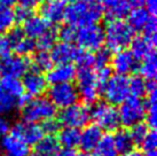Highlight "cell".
Returning <instances> with one entry per match:
<instances>
[{
  "instance_id": "obj_39",
  "label": "cell",
  "mask_w": 157,
  "mask_h": 156,
  "mask_svg": "<svg viewBox=\"0 0 157 156\" xmlns=\"http://www.w3.org/2000/svg\"><path fill=\"white\" fill-rule=\"evenodd\" d=\"M149 127L148 125H146L144 123H139L136 125L132 126L130 130V135L133 140L134 145H141V142L144 141V139L146 138V135H148Z\"/></svg>"
},
{
  "instance_id": "obj_46",
  "label": "cell",
  "mask_w": 157,
  "mask_h": 156,
  "mask_svg": "<svg viewBox=\"0 0 157 156\" xmlns=\"http://www.w3.org/2000/svg\"><path fill=\"white\" fill-rule=\"evenodd\" d=\"M10 52H12V46L9 44L8 39L5 35H1L0 36V57L5 59L9 57Z\"/></svg>"
},
{
  "instance_id": "obj_11",
  "label": "cell",
  "mask_w": 157,
  "mask_h": 156,
  "mask_svg": "<svg viewBox=\"0 0 157 156\" xmlns=\"http://www.w3.org/2000/svg\"><path fill=\"white\" fill-rule=\"evenodd\" d=\"M1 63V71L5 76L8 77L18 78L24 75L31 69V62L25 57L20 55H9V57L2 59Z\"/></svg>"
},
{
  "instance_id": "obj_37",
  "label": "cell",
  "mask_w": 157,
  "mask_h": 156,
  "mask_svg": "<svg viewBox=\"0 0 157 156\" xmlns=\"http://www.w3.org/2000/svg\"><path fill=\"white\" fill-rule=\"evenodd\" d=\"M16 107V99L8 96L0 88V116L12 113Z\"/></svg>"
},
{
  "instance_id": "obj_53",
  "label": "cell",
  "mask_w": 157,
  "mask_h": 156,
  "mask_svg": "<svg viewBox=\"0 0 157 156\" xmlns=\"http://www.w3.org/2000/svg\"><path fill=\"white\" fill-rule=\"evenodd\" d=\"M122 156H144V154L139 150H134V149H132L130 152L125 153V154H123Z\"/></svg>"
},
{
  "instance_id": "obj_24",
  "label": "cell",
  "mask_w": 157,
  "mask_h": 156,
  "mask_svg": "<svg viewBox=\"0 0 157 156\" xmlns=\"http://www.w3.org/2000/svg\"><path fill=\"white\" fill-rule=\"evenodd\" d=\"M150 18L151 15L146 9L142 7H138V8L132 9L130 14L127 15V18H128L127 24L131 26L133 31L144 30V28L148 23Z\"/></svg>"
},
{
  "instance_id": "obj_27",
  "label": "cell",
  "mask_w": 157,
  "mask_h": 156,
  "mask_svg": "<svg viewBox=\"0 0 157 156\" xmlns=\"http://www.w3.org/2000/svg\"><path fill=\"white\" fill-rule=\"evenodd\" d=\"M0 88L5 93H7L8 96H13L14 99H16V98L18 99L20 96H22L24 94L22 82L18 78L5 76L0 82Z\"/></svg>"
},
{
  "instance_id": "obj_33",
  "label": "cell",
  "mask_w": 157,
  "mask_h": 156,
  "mask_svg": "<svg viewBox=\"0 0 157 156\" xmlns=\"http://www.w3.org/2000/svg\"><path fill=\"white\" fill-rule=\"evenodd\" d=\"M53 60L51 57V54L48 52H41L39 51L35 54L33 57V65L35 69L40 71V72H47L53 68Z\"/></svg>"
},
{
  "instance_id": "obj_8",
  "label": "cell",
  "mask_w": 157,
  "mask_h": 156,
  "mask_svg": "<svg viewBox=\"0 0 157 156\" xmlns=\"http://www.w3.org/2000/svg\"><path fill=\"white\" fill-rule=\"evenodd\" d=\"M119 123L125 127H132L142 122L146 116V104L142 100L136 98H128L117 110Z\"/></svg>"
},
{
  "instance_id": "obj_1",
  "label": "cell",
  "mask_w": 157,
  "mask_h": 156,
  "mask_svg": "<svg viewBox=\"0 0 157 156\" xmlns=\"http://www.w3.org/2000/svg\"><path fill=\"white\" fill-rule=\"evenodd\" d=\"M103 9L101 4L93 0H76L66 7L64 20L70 26L82 28L85 25L98 24L102 18Z\"/></svg>"
},
{
  "instance_id": "obj_13",
  "label": "cell",
  "mask_w": 157,
  "mask_h": 156,
  "mask_svg": "<svg viewBox=\"0 0 157 156\" xmlns=\"http://www.w3.org/2000/svg\"><path fill=\"white\" fill-rule=\"evenodd\" d=\"M110 63H111L113 69L117 72L116 75L124 76V77L134 72L135 70H138V67H139L138 60L133 57L131 51L128 49H123V51L116 52V54L111 57Z\"/></svg>"
},
{
  "instance_id": "obj_21",
  "label": "cell",
  "mask_w": 157,
  "mask_h": 156,
  "mask_svg": "<svg viewBox=\"0 0 157 156\" xmlns=\"http://www.w3.org/2000/svg\"><path fill=\"white\" fill-rule=\"evenodd\" d=\"M102 130L95 124L86 125L84 127L83 132H80V139H79V146L83 148L84 152H91L94 150V148L98 146L99 141L102 138Z\"/></svg>"
},
{
  "instance_id": "obj_25",
  "label": "cell",
  "mask_w": 157,
  "mask_h": 156,
  "mask_svg": "<svg viewBox=\"0 0 157 156\" xmlns=\"http://www.w3.org/2000/svg\"><path fill=\"white\" fill-rule=\"evenodd\" d=\"M57 141L60 146H63L66 149H75L79 146V139H80V132L77 129L72 127H64L59 132Z\"/></svg>"
},
{
  "instance_id": "obj_16",
  "label": "cell",
  "mask_w": 157,
  "mask_h": 156,
  "mask_svg": "<svg viewBox=\"0 0 157 156\" xmlns=\"http://www.w3.org/2000/svg\"><path fill=\"white\" fill-rule=\"evenodd\" d=\"M77 68L72 63H66V64H56L52 69L47 71L46 82L56 85V84H64V83H71L76 78Z\"/></svg>"
},
{
  "instance_id": "obj_7",
  "label": "cell",
  "mask_w": 157,
  "mask_h": 156,
  "mask_svg": "<svg viewBox=\"0 0 157 156\" xmlns=\"http://www.w3.org/2000/svg\"><path fill=\"white\" fill-rule=\"evenodd\" d=\"M77 78V91L78 96L87 104L96 102L100 94V88L98 86L94 69H79L76 74Z\"/></svg>"
},
{
  "instance_id": "obj_58",
  "label": "cell",
  "mask_w": 157,
  "mask_h": 156,
  "mask_svg": "<svg viewBox=\"0 0 157 156\" xmlns=\"http://www.w3.org/2000/svg\"><path fill=\"white\" fill-rule=\"evenodd\" d=\"M1 74H2V71H1V63H0V76H1Z\"/></svg>"
},
{
  "instance_id": "obj_28",
  "label": "cell",
  "mask_w": 157,
  "mask_h": 156,
  "mask_svg": "<svg viewBox=\"0 0 157 156\" xmlns=\"http://www.w3.org/2000/svg\"><path fill=\"white\" fill-rule=\"evenodd\" d=\"M138 70L144 79L146 78L147 80H155L157 75V62L155 52L144 57L142 60V63H140V65L138 67Z\"/></svg>"
},
{
  "instance_id": "obj_3",
  "label": "cell",
  "mask_w": 157,
  "mask_h": 156,
  "mask_svg": "<svg viewBox=\"0 0 157 156\" xmlns=\"http://www.w3.org/2000/svg\"><path fill=\"white\" fill-rule=\"evenodd\" d=\"M21 114L24 123L38 124L39 122H46L56 116V108L47 98L30 99L22 108Z\"/></svg>"
},
{
  "instance_id": "obj_10",
  "label": "cell",
  "mask_w": 157,
  "mask_h": 156,
  "mask_svg": "<svg viewBox=\"0 0 157 156\" xmlns=\"http://www.w3.org/2000/svg\"><path fill=\"white\" fill-rule=\"evenodd\" d=\"M90 119V109L85 104L78 103L62 109L57 118L59 123L64 127H72L77 130H79V127H85Z\"/></svg>"
},
{
  "instance_id": "obj_57",
  "label": "cell",
  "mask_w": 157,
  "mask_h": 156,
  "mask_svg": "<svg viewBox=\"0 0 157 156\" xmlns=\"http://www.w3.org/2000/svg\"><path fill=\"white\" fill-rule=\"evenodd\" d=\"M63 1H70V2H74V1H76V0H63Z\"/></svg>"
},
{
  "instance_id": "obj_2",
  "label": "cell",
  "mask_w": 157,
  "mask_h": 156,
  "mask_svg": "<svg viewBox=\"0 0 157 156\" xmlns=\"http://www.w3.org/2000/svg\"><path fill=\"white\" fill-rule=\"evenodd\" d=\"M105 43L110 52H119L126 49L128 45H131L134 38V31L127 22L123 20H113L105 24Z\"/></svg>"
},
{
  "instance_id": "obj_43",
  "label": "cell",
  "mask_w": 157,
  "mask_h": 156,
  "mask_svg": "<svg viewBox=\"0 0 157 156\" xmlns=\"http://www.w3.org/2000/svg\"><path fill=\"white\" fill-rule=\"evenodd\" d=\"M156 30H157V24H156V18L155 16H151L148 23L146 24L144 28V36L149 40H151L153 43H156Z\"/></svg>"
},
{
  "instance_id": "obj_6",
  "label": "cell",
  "mask_w": 157,
  "mask_h": 156,
  "mask_svg": "<svg viewBox=\"0 0 157 156\" xmlns=\"http://www.w3.org/2000/svg\"><path fill=\"white\" fill-rule=\"evenodd\" d=\"M101 93L103 94L107 103L115 106L122 104L130 98L128 90V78L119 75H111V77L105 83Z\"/></svg>"
},
{
  "instance_id": "obj_9",
  "label": "cell",
  "mask_w": 157,
  "mask_h": 156,
  "mask_svg": "<svg viewBox=\"0 0 157 156\" xmlns=\"http://www.w3.org/2000/svg\"><path fill=\"white\" fill-rule=\"evenodd\" d=\"M55 108L66 109L77 103L79 99L77 87L72 83L52 85L48 90V98Z\"/></svg>"
},
{
  "instance_id": "obj_55",
  "label": "cell",
  "mask_w": 157,
  "mask_h": 156,
  "mask_svg": "<svg viewBox=\"0 0 157 156\" xmlns=\"http://www.w3.org/2000/svg\"><path fill=\"white\" fill-rule=\"evenodd\" d=\"M77 156H93V155H92V154H90V153L83 152V153H80V154H77Z\"/></svg>"
},
{
  "instance_id": "obj_19",
  "label": "cell",
  "mask_w": 157,
  "mask_h": 156,
  "mask_svg": "<svg viewBox=\"0 0 157 156\" xmlns=\"http://www.w3.org/2000/svg\"><path fill=\"white\" fill-rule=\"evenodd\" d=\"M101 6L109 21L123 20L130 14L132 8L127 0H102Z\"/></svg>"
},
{
  "instance_id": "obj_34",
  "label": "cell",
  "mask_w": 157,
  "mask_h": 156,
  "mask_svg": "<svg viewBox=\"0 0 157 156\" xmlns=\"http://www.w3.org/2000/svg\"><path fill=\"white\" fill-rule=\"evenodd\" d=\"M128 90L132 98L140 99L146 94V80L141 76H132L128 78Z\"/></svg>"
},
{
  "instance_id": "obj_42",
  "label": "cell",
  "mask_w": 157,
  "mask_h": 156,
  "mask_svg": "<svg viewBox=\"0 0 157 156\" xmlns=\"http://www.w3.org/2000/svg\"><path fill=\"white\" fill-rule=\"evenodd\" d=\"M111 77V69L105 67V68H101V69L95 70V78L98 86L100 88V93L102 91L103 86L105 85V83L108 82V79Z\"/></svg>"
},
{
  "instance_id": "obj_12",
  "label": "cell",
  "mask_w": 157,
  "mask_h": 156,
  "mask_svg": "<svg viewBox=\"0 0 157 156\" xmlns=\"http://www.w3.org/2000/svg\"><path fill=\"white\" fill-rule=\"evenodd\" d=\"M22 85L23 90L26 92L28 96H37V98H39L47 90L46 78L43 75V72H40V71L36 69H30L23 76Z\"/></svg>"
},
{
  "instance_id": "obj_38",
  "label": "cell",
  "mask_w": 157,
  "mask_h": 156,
  "mask_svg": "<svg viewBox=\"0 0 157 156\" xmlns=\"http://www.w3.org/2000/svg\"><path fill=\"white\" fill-rule=\"evenodd\" d=\"M79 69H94L95 68V57L91 52L80 51L76 59Z\"/></svg>"
},
{
  "instance_id": "obj_48",
  "label": "cell",
  "mask_w": 157,
  "mask_h": 156,
  "mask_svg": "<svg viewBox=\"0 0 157 156\" xmlns=\"http://www.w3.org/2000/svg\"><path fill=\"white\" fill-rule=\"evenodd\" d=\"M10 131V123L5 116H0V137H5Z\"/></svg>"
},
{
  "instance_id": "obj_4",
  "label": "cell",
  "mask_w": 157,
  "mask_h": 156,
  "mask_svg": "<svg viewBox=\"0 0 157 156\" xmlns=\"http://www.w3.org/2000/svg\"><path fill=\"white\" fill-rule=\"evenodd\" d=\"M90 116L101 130L117 131L121 125L117 109L105 101H99L92 104Z\"/></svg>"
},
{
  "instance_id": "obj_40",
  "label": "cell",
  "mask_w": 157,
  "mask_h": 156,
  "mask_svg": "<svg viewBox=\"0 0 157 156\" xmlns=\"http://www.w3.org/2000/svg\"><path fill=\"white\" fill-rule=\"evenodd\" d=\"M95 57V68L96 69H101V68H105L111 61V52L108 48H101L99 49L96 54H94Z\"/></svg>"
},
{
  "instance_id": "obj_22",
  "label": "cell",
  "mask_w": 157,
  "mask_h": 156,
  "mask_svg": "<svg viewBox=\"0 0 157 156\" xmlns=\"http://www.w3.org/2000/svg\"><path fill=\"white\" fill-rule=\"evenodd\" d=\"M146 94L148 96V101L146 104V118L148 122V127H151V130L155 129L157 119V106H156V83L155 80H148L146 82Z\"/></svg>"
},
{
  "instance_id": "obj_47",
  "label": "cell",
  "mask_w": 157,
  "mask_h": 156,
  "mask_svg": "<svg viewBox=\"0 0 157 156\" xmlns=\"http://www.w3.org/2000/svg\"><path fill=\"white\" fill-rule=\"evenodd\" d=\"M31 12L32 10H29V9L26 8H23L21 6H17L15 10H14V16H15V22H25L28 18H30L31 15Z\"/></svg>"
},
{
  "instance_id": "obj_29",
  "label": "cell",
  "mask_w": 157,
  "mask_h": 156,
  "mask_svg": "<svg viewBox=\"0 0 157 156\" xmlns=\"http://www.w3.org/2000/svg\"><path fill=\"white\" fill-rule=\"evenodd\" d=\"M38 154L45 156L55 155L60 149V143L55 135H44L43 139L36 145Z\"/></svg>"
},
{
  "instance_id": "obj_50",
  "label": "cell",
  "mask_w": 157,
  "mask_h": 156,
  "mask_svg": "<svg viewBox=\"0 0 157 156\" xmlns=\"http://www.w3.org/2000/svg\"><path fill=\"white\" fill-rule=\"evenodd\" d=\"M142 5L146 6V10L148 12L151 16H155L157 9V0H142Z\"/></svg>"
},
{
  "instance_id": "obj_51",
  "label": "cell",
  "mask_w": 157,
  "mask_h": 156,
  "mask_svg": "<svg viewBox=\"0 0 157 156\" xmlns=\"http://www.w3.org/2000/svg\"><path fill=\"white\" fill-rule=\"evenodd\" d=\"M54 156H77V154L75 152V149H66V148H63V149H59V152Z\"/></svg>"
},
{
  "instance_id": "obj_36",
  "label": "cell",
  "mask_w": 157,
  "mask_h": 156,
  "mask_svg": "<svg viewBox=\"0 0 157 156\" xmlns=\"http://www.w3.org/2000/svg\"><path fill=\"white\" fill-rule=\"evenodd\" d=\"M13 49L15 51L16 55L26 57L28 55H30V54H32V53L35 52L36 43L35 40L28 38V37H24L16 46H14Z\"/></svg>"
},
{
  "instance_id": "obj_30",
  "label": "cell",
  "mask_w": 157,
  "mask_h": 156,
  "mask_svg": "<svg viewBox=\"0 0 157 156\" xmlns=\"http://www.w3.org/2000/svg\"><path fill=\"white\" fill-rule=\"evenodd\" d=\"M93 156H118V152L111 135H102L98 146L94 148V155Z\"/></svg>"
},
{
  "instance_id": "obj_23",
  "label": "cell",
  "mask_w": 157,
  "mask_h": 156,
  "mask_svg": "<svg viewBox=\"0 0 157 156\" xmlns=\"http://www.w3.org/2000/svg\"><path fill=\"white\" fill-rule=\"evenodd\" d=\"M155 45L156 43H153L144 36H138L132 40L131 53L136 60H144L146 57L155 52Z\"/></svg>"
},
{
  "instance_id": "obj_49",
  "label": "cell",
  "mask_w": 157,
  "mask_h": 156,
  "mask_svg": "<svg viewBox=\"0 0 157 156\" xmlns=\"http://www.w3.org/2000/svg\"><path fill=\"white\" fill-rule=\"evenodd\" d=\"M16 1H18V6L29 9V10H32L40 4L41 0H16Z\"/></svg>"
},
{
  "instance_id": "obj_59",
  "label": "cell",
  "mask_w": 157,
  "mask_h": 156,
  "mask_svg": "<svg viewBox=\"0 0 157 156\" xmlns=\"http://www.w3.org/2000/svg\"><path fill=\"white\" fill-rule=\"evenodd\" d=\"M47 1H54V0H47Z\"/></svg>"
},
{
  "instance_id": "obj_26",
  "label": "cell",
  "mask_w": 157,
  "mask_h": 156,
  "mask_svg": "<svg viewBox=\"0 0 157 156\" xmlns=\"http://www.w3.org/2000/svg\"><path fill=\"white\" fill-rule=\"evenodd\" d=\"M113 139L118 154H122L123 155V154L132 150L133 147H134L133 140H132L131 135H130V131L126 130V129L117 130L116 133L113 135Z\"/></svg>"
},
{
  "instance_id": "obj_31",
  "label": "cell",
  "mask_w": 157,
  "mask_h": 156,
  "mask_svg": "<svg viewBox=\"0 0 157 156\" xmlns=\"http://www.w3.org/2000/svg\"><path fill=\"white\" fill-rule=\"evenodd\" d=\"M15 24L14 10L10 7L0 6V36L10 31Z\"/></svg>"
},
{
  "instance_id": "obj_20",
  "label": "cell",
  "mask_w": 157,
  "mask_h": 156,
  "mask_svg": "<svg viewBox=\"0 0 157 156\" xmlns=\"http://www.w3.org/2000/svg\"><path fill=\"white\" fill-rule=\"evenodd\" d=\"M41 18L51 24V23H59L62 20H64V13H66V4L63 0H54V1H47L40 8Z\"/></svg>"
},
{
  "instance_id": "obj_44",
  "label": "cell",
  "mask_w": 157,
  "mask_h": 156,
  "mask_svg": "<svg viewBox=\"0 0 157 156\" xmlns=\"http://www.w3.org/2000/svg\"><path fill=\"white\" fill-rule=\"evenodd\" d=\"M7 39H8L9 44H10V46H12V49H13L14 46H16L21 40H22L25 35H24V32L21 28H13L10 31L7 32Z\"/></svg>"
},
{
  "instance_id": "obj_54",
  "label": "cell",
  "mask_w": 157,
  "mask_h": 156,
  "mask_svg": "<svg viewBox=\"0 0 157 156\" xmlns=\"http://www.w3.org/2000/svg\"><path fill=\"white\" fill-rule=\"evenodd\" d=\"M16 2V0H0V6H5V7H10L12 5Z\"/></svg>"
},
{
  "instance_id": "obj_52",
  "label": "cell",
  "mask_w": 157,
  "mask_h": 156,
  "mask_svg": "<svg viewBox=\"0 0 157 156\" xmlns=\"http://www.w3.org/2000/svg\"><path fill=\"white\" fill-rule=\"evenodd\" d=\"M127 2L130 4L131 7H135V8H138V7H141V5H142V0H127Z\"/></svg>"
},
{
  "instance_id": "obj_15",
  "label": "cell",
  "mask_w": 157,
  "mask_h": 156,
  "mask_svg": "<svg viewBox=\"0 0 157 156\" xmlns=\"http://www.w3.org/2000/svg\"><path fill=\"white\" fill-rule=\"evenodd\" d=\"M0 148L4 155L9 156H29L30 148L16 133L9 131L8 135L2 137L0 141Z\"/></svg>"
},
{
  "instance_id": "obj_56",
  "label": "cell",
  "mask_w": 157,
  "mask_h": 156,
  "mask_svg": "<svg viewBox=\"0 0 157 156\" xmlns=\"http://www.w3.org/2000/svg\"><path fill=\"white\" fill-rule=\"evenodd\" d=\"M31 156H45V155H41V154H38V153H35V154H32Z\"/></svg>"
},
{
  "instance_id": "obj_14",
  "label": "cell",
  "mask_w": 157,
  "mask_h": 156,
  "mask_svg": "<svg viewBox=\"0 0 157 156\" xmlns=\"http://www.w3.org/2000/svg\"><path fill=\"white\" fill-rule=\"evenodd\" d=\"M10 131L16 133L29 147L36 146L45 135L44 131L41 129V125H39V124H29V123H24V122L23 123H16L12 127Z\"/></svg>"
},
{
  "instance_id": "obj_60",
  "label": "cell",
  "mask_w": 157,
  "mask_h": 156,
  "mask_svg": "<svg viewBox=\"0 0 157 156\" xmlns=\"http://www.w3.org/2000/svg\"><path fill=\"white\" fill-rule=\"evenodd\" d=\"M93 1H96V0H93Z\"/></svg>"
},
{
  "instance_id": "obj_45",
  "label": "cell",
  "mask_w": 157,
  "mask_h": 156,
  "mask_svg": "<svg viewBox=\"0 0 157 156\" xmlns=\"http://www.w3.org/2000/svg\"><path fill=\"white\" fill-rule=\"evenodd\" d=\"M41 129L44 131V133H47V135H54L56 132L60 131L61 124L59 123L56 118H52V119H48L46 122H43Z\"/></svg>"
},
{
  "instance_id": "obj_41",
  "label": "cell",
  "mask_w": 157,
  "mask_h": 156,
  "mask_svg": "<svg viewBox=\"0 0 157 156\" xmlns=\"http://www.w3.org/2000/svg\"><path fill=\"white\" fill-rule=\"evenodd\" d=\"M57 31V38H60L62 40V43H69L71 44V41H74L76 39V32L77 30L75 29L74 26L70 25H63L60 28V30Z\"/></svg>"
},
{
  "instance_id": "obj_18",
  "label": "cell",
  "mask_w": 157,
  "mask_h": 156,
  "mask_svg": "<svg viewBox=\"0 0 157 156\" xmlns=\"http://www.w3.org/2000/svg\"><path fill=\"white\" fill-rule=\"evenodd\" d=\"M49 29H51V24L40 15H31L25 22H23L22 28L25 37L32 39V40H35V39L37 40L40 36H43Z\"/></svg>"
},
{
  "instance_id": "obj_5",
  "label": "cell",
  "mask_w": 157,
  "mask_h": 156,
  "mask_svg": "<svg viewBox=\"0 0 157 156\" xmlns=\"http://www.w3.org/2000/svg\"><path fill=\"white\" fill-rule=\"evenodd\" d=\"M85 52H98L105 44V32L99 24H91L79 28L75 39Z\"/></svg>"
},
{
  "instance_id": "obj_35",
  "label": "cell",
  "mask_w": 157,
  "mask_h": 156,
  "mask_svg": "<svg viewBox=\"0 0 157 156\" xmlns=\"http://www.w3.org/2000/svg\"><path fill=\"white\" fill-rule=\"evenodd\" d=\"M140 146L144 149V156H157V135L155 130H149L148 135H146Z\"/></svg>"
},
{
  "instance_id": "obj_32",
  "label": "cell",
  "mask_w": 157,
  "mask_h": 156,
  "mask_svg": "<svg viewBox=\"0 0 157 156\" xmlns=\"http://www.w3.org/2000/svg\"><path fill=\"white\" fill-rule=\"evenodd\" d=\"M56 39H57V31L55 29L51 28L47 32H45L43 36H40L39 38L37 39V41H35L36 48H38L41 52H48L56 44Z\"/></svg>"
},
{
  "instance_id": "obj_17",
  "label": "cell",
  "mask_w": 157,
  "mask_h": 156,
  "mask_svg": "<svg viewBox=\"0 0 157 156\" xmlns=\"http://www.w3.org/2000/svg\"><path fill=\"white\" fill-rule=\"evenodd\" d=\"M80 49L76 47L75 45L69 43H57L54 45L52 48L51 57L53 60V63L56 64H66V63H71L76 61L78 57Z\"/></svg>"
}]
</instances>
